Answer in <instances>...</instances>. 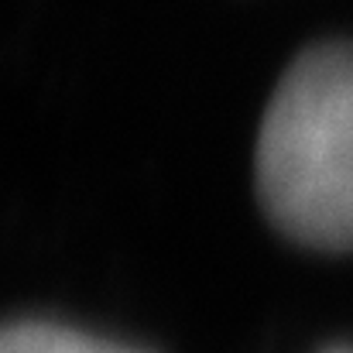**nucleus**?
<instances>
[{"mask_svg":"<svg viewBox=\"0 0 353 353\" xmlns=\"http://www.w3.org/2000/svg\"><path fill=\"white\" fill-rule=\"evenodd\" d=\"M254 182L268 220L302 247L353 250V45L305 48L271 93Z\"/></svg>","mask_w":353,"mask_h":353,"instance_id":"nucleus-1","label":"nucleus"},{"mask_svg":"<svg viewBox=\"0 0 353 353\" xmlns=\"http://www.w3.org/2000/svg\"><path fill=\"white\" fill-rule=\"evenodd\" d=\"M336 353H347V350H336Z\"/></svg>","mask_w":353,"mask_h":353,"instance_id":"nucleus-3","label":"nucleus"},{"mask_svg":"<svg viewBox=\"0 0 353 353\" xmlns=\"http://www.w3.org/2000/svg\"><path fill=\"white\" fill-rule=\"evenodd\" d=\"M0 353H141L130 347H120L110 340L59 326V323H41V319H21L0 326Z\"/></svg>","mask_w":353,"mask_h":353,"instance_id":"nucleus-2","label":"nucleus"}]
</instances>
